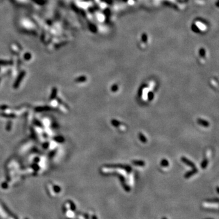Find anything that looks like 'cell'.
I'll list each match as a JSON object with an SVG mask.
<instances>
[{"mask_svg":"<svg viewBox=\"0 0 219 219\" xmlns=\"http://www.w3.org/2000/svg\"><path fill=\"white\" fill-rule=\"evenodd\" d=\"M107 167H117V168H121V169H125L127 172H130L132 170V167L129 166H124L122 164H113V165H108Z\"/></svg>","mask_w":219,"mask_h":219,"instance_id":"obj_1","label":"cell"},{"mask_svg":"<svg viewBox=\"0 0 219 219\" xmlns=\"http://www.w3.org/2000/svg\"><path fill=\"white\" fill-rule=\"evenodd\" d=\"M181 161H182L183 162H184V164H186L188 165V166H189V167H192V168H195V164L193 163V162H192V161H189L188 158H186V157H184V156L181 157Z\"/></svg>","mask_w":219,"mask_h":219,"instance_id":"obj_2","label":"cell"},{"mask_svg":"<svg viewBox=\"0 0 219 219\" xmlns=\"http://www.w3.org/2000/svg\"><path fill=\"white\" fill-rule=\"evenodd\" d=\"M198 172V169H196V167L195 168H193V170L191 171H189L188 172H187L186 174L184 175V177L186 178H188L189 177H190L191 176H192L194 174H195L196 173Z\"/></svg>","mask_w":219,"mask_h":219,"instance_id":"obj_3","label":"cell"},{"mask_svg":"<svg viewBox=\"0 0 219 219\" xmlns=\"http://www.w3.org/2000/svg\"><path fill=\"white\" fill-rule=\"evenodd\" d=\"M197 122L199 124L203 126V127H207L209 126V123L207 122V121L205 120V119H197Z\"/></svg>","mask_w":219,"mask_h":219,"instance_id":"obj_4","label":"cell"},{"mask_svg":"<svg viewBox=\"0 0 219 219\" xmlns=\"http://www.w3.org/2000/svg\"><path fill=\"white\" fill-rule=\"evenodd\" d=\"M132 163L134 164V165H136V166H144L145 163V162L143 161H136V160H133L132 161Z\"/></svg>","mask_w":219,"mask_h":219,"instance_id":"obj_5","label":"cell"},{"mask_svg":"<svg viewBox=\"0 0 219 219\" xmlns=\"http://www.w3.org/2000/svg\"><path fill=\"white\" fill-rule=\"evenodd\" d=\"M139 139H140V141H141L143 143H147V138H146L144 134L141 133H139Z\"/></svg>","mask_w":219,"mask_h":219,"instance_id":"obj_6","label":"cell"},{"mask_svg":"<svg viewBox=\"0 0 219 219\" xmlns=\"http://www.w3.org/2000/svg\"><path fill=\"white\" fill-rule=\"evenodd\" d=\"M207 164H208V161H207V160H206V159L204 160L201 164V167L202 169H205V168L207 166Z\"/></svg>","mask_w":219,"mask_h":219,"instance_id":"obj_7","label":"cell"},{"mask_svg":"<svg viewBox=\"0 0 219 219\" xmlns=\"http://www.w3.org/2000/svg\"><path fill=\"white\" fill-rule=\"evenodd\" d=\"M111 123H112V124H113V126H114L116 127H118L119 125L121 124V123L119 121H117V120H116V119H113V120H111Z\"/></svg>","mask_w":219,"mask_h":219,"instance_id":"obj_8","label":"cell"},{"mask_svg":"<svg viewBox=\"0 0 219 219\" xmlns=\"http://www.w3.org/2000/svg\"><path fill=\"white\" fill-rule=\"evenodd\" d=\"M161 164L162 166H163V167H167L168 166H169V163L167 160L163 159L161 162Z\"/></svg>","mask_w":219,"mask_h":219,"instance_id":"obj_9","label":"cell"},{"mask_svg":"<svg viewBox=\"0 0 219 219\" xmlns=\"http://www.w3.org/2000/svg\"><path fill=\"white\" fill-rule=\"evenodd\" d=\"M118 90V86L117 85H114L113 86L111 87V91L113 92H116V91Z\"/></svg>","mask_w":219,"mask_h":219,"instance_id":"obj_10","label":"cell"},{"mask_svg":"<svg viewBox=\"0 0 219 219\" xmlns=\"http://www.w3.org/2000/svg\"><path fill=\"white\" fill-rule=\"evenodd\" d=\"M148 97H149V99L150 100H153L154 97V93H153L152 92H150V93H149V94H148Z\"/></svg>","mask_w":219,"mask_h":219,"instance_id":"obj_11","label":"cell"}]
</instances>
